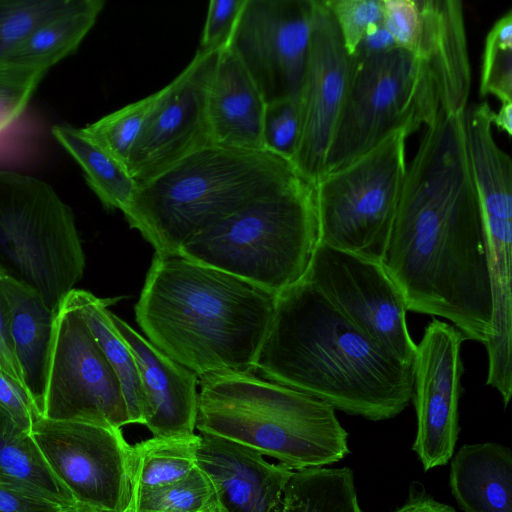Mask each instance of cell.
Returning <instances> with one entry per match:
<instances>
[{
  "mask_svg": "<svg viewBox=\"0 0 512 512\" xmlns=\"http://www.w3.org/2000/svg\"><path fill=\"white\" fill-rule=\"evenodd\" d=\"M380 264L407 311L445 318L466 339L489 340L488 244L463 112L440 110L426 126L406 167Z\"/></svg>",
  "mask_w": 512,
  "mask_h": 512,
  "instance_id": "obj_1",
  "label": "cell"
},
{
  "mask_svg": "<svg viewBox=\"0 0 512 512\" xmlns=\"http://www.w3.org/2000/svg\"><path fill=\"white\" fill-rule=\"evenodd\" d=\"M256 371L372 421L396 417L414 393V365L382 351L304 279L276 296Z\"/></svg>",
  "mask_w": 512,
  "mask_h": 512,
  "instance_id": "obj_2",
  "label": "cell"
},
{
  "mask_svg": "<svg viewBox=\"0 0 512 512\" xmlns=\"http://www.w3.org/2000/svg\"><path fill=\"white\" fill-rule=\"evenodd\" d=\"M276 295L180 255H154L135 305L148 340L198 377L255 373Z\"/></svg>",
  "mask_w": 512,
  "mask_h": 512,
  "instance_id": "obj_3",
  "label": "cell"
},
{
  "mask_svg": "<svg viewBox=\"0 0 512 512\" xmlns=\"http://www.w3.org/2000/svg\"><path fill=\"white\" fill-rule=\"evenodd\" d=\"M297 169L267 150L209 144L137 185L122 211L161 257L240 207L266 193Z\"/></svg>",
  "mask_w": 512,
  "mask_h": 512,
  "instance_id": "obj_4",
  "label": "cell"
},
{
  "mask_svg": "<svg viewBox=\"0 0 512 512\" xmlns=\"http://www.w3.org/2000/svg\"><path fill=\"white\" fill-rule=\"evenodd\" d=\"M196 429L248 447L292 471L324 467L349 453L335 409L299 390L256 376L199 377Z\"/></svg>",
  "mask_w": 512,
  "mask_h": 512,
  "instance_id": "obj_5",
  "label": "cell"
},
{
  "mask_svg": "<svg viewBox=\"0 0 512 512\" xmlns=\"http://www.w3.org/2000/svg\"><path fill=\"white\" fill-rule=\"evenodd\" d=\"M319 241L316 184L297 170L191 238L179 255L277 296L303 280Z\"/></svg>",
  "mask_w": 512,
  "mask_h": 512,
  "instance_id": "obj_6",
  "label": "cell"
},
{
  "mask_svg": "<svg viewBox=\"0 0 512 512\" xmlns=\"http://www.w3.org/2000/svg\"><path fill=\"white\" fill-rule=\"evenodd\" d=\"M85 255L71 207L46 182L0 169V270L57 313L82 278Z\"/></svg>",
  "mask_w": 512,
  "mask_h": 512,
  "instance_id": "obj_7",
  "label": "cell"
},
{
  "mask_svg": "<svg viewBox=\"0 0 512 512\" xmlns=\"http://www.w3.org/2000/svg\"><path fill=\"white\" fill-rule=\"evenodd\" d=\"M352 61L324 173L347 165L399 129L412 134L428 126L441 110L432 73L408 51L395 46L368 57H352Z\"/></svg>",
  "mask_w": 512,
  "mask_h": 512,
  "instance_id": "obj_8",
  "label": "cell"
},
{
  "mask_svg": "<svg viewBox=\"0 0 512 512\" xmlns=\"http://www.w3.org/2000/svg\"><path fill=\"white\" fill-rule=\"evenodd\" d=\"M409 135L399 129L317 180L319 243L380 262L405 178Z\"/></svg>",
  "mask_w": 512,
  "mask_h": 512,
  "instance_id": "obj_9",
  "label": "cell"
},
{
  "mask_svg": "<svg viewBox=\"0 0 512 512\" xmlns=\"http://www.w3.org/2000/svg\"><path fill=\"white\" fill-rule=\"evenodd\" d=\"M30 434L76 504L92 512H125L133 492L132 445L108 423L38 416Z\"/></svg>",
  "mask_w": 512,
  "mask_h": 512,
  "instance_id": "obj_10",
  "label": "cell"
},
{
  "mask_svg": "<svg viewBox=\"0 0 512 512\" xmlns=\"http://www.w3.org/2000/svg\"><path fill=\"white\" fill-rule=\"evenodd\" d=\"M41 415L130 424L120 382L70 293L55 318Z\"/></svg>",
  "mask_w": 512,
  "mask_h": 512,
  "instance_id": "obj_11",
  "label": "cell"
},
{
  "mask_svg": "<svg viewBox=\"0 0 512 512\" xmlns=\"http://www.w3.org/2000/svg\"><path fill=\"white\" fill-rule=\"evenodd\" d=\"M303 279L382 351L414 365L407 309L380 262L319 243Z\"/></svg>",
  "mask_w": 512,
  "mask_h": 512,
  "instance_id": "obj_12",
  "label": "cell"
},
{
  "mask_svg": "<svg viewBox=\"0 0 512 512\" xmlns=\"http://www.w3.org/2000/svg\"><path fill=\"white\" fill-rule=\"evenodd\" d=\"M314 0H245L226 45L266 103L298 98L306 66Z\"/></svg>",
  "mask_w": 512,
  "mask_h": 512,
  "instance_id": "obj_13",
  "label": "cell"
},
{
  "mask_svg": "<svg viewBox=\"0 0 512 512\" xmlns=\"http://www.w3.org/2000/svg\"><path fill=\"white\" fill-rule=\"evenodd\" d=\"M352 65L332 14L322 0H314L309 51L298 94L300 133L292 164L315 184L324 173Z\"/></svg>",
  "mask_w": 512,
  "mask_h": 512,
  "instance_id": "obj_14",
  "label": "cell"
},
{
  "mask_svg": "<svg viewBox=\"0 0 512 512\" xmlns=\"http://www.w3.org/2000/svg\"><path fill=\"white\" fill-rule=\"evenodd\" d=\"M220 50H197L189 64L156 93L126 169L140 184L193 151L212 144L207 93Z\"/></svg>",
  "mask_w": 512,
  "mask_h": 512,
  "instance_id": "obj_15",
  "label": "cell"
},
{
  "mask_svg": "<svg viewBox=\"0 0 512 512\" xmlns=\"http://www.w3.org/2000/svg\"><path fill=\"white\" fill-rule=\"evenodd\" d=\"M464 339L453 325L433 319L417 345L413 393L417 430L412 451L425 472L445 466L455 453Z\"/></svg>",
  "mask_w": 512,
  "mask_h": 512,
  "instance_id": "obj_16",
  "label": "cell"
},
{
  "mask_svg": "<svg viewBox=\"0 0 512 512\" xmlns=\"http://www.w3.org/2000/svg\"><path fill=\"white\" fill-rule=\"evenodd\" d=\"M196 465L210 479L226 512H278L293 472L253 449L201 433Z\"/></svg>",
  "mask_w": 512,
  "mask_h": 512,
  "instance_id": "obj_17",
  "label": "cell"
},
{
  "mask_svg": "<svg viewBox=\"0 0 512 512\" xmlns=\"http://www.w3.org/2000/svg\"><path fill=\"white\" fill-rule=\"evenodd\" d=\"M111 319L137 363L146 402L145 426L153 436L160 437L195 433L199 377L113 312Z\"/></svg>",
  "mask_w": 512,
  "mask_h": 512,
  "instance_id": "obj_18",
  "label": "cell"
},
{
  "mask_svg": "<svg viewBox=\"0 0 512 512\" xmlns=\"http://www.w3.org/2000/svg\"><path fill=\"white\" fill-rule=\"evenodd\" d=\"M416 3L420 29L413 55L432 73L441 110L460 114L467 107L471 88L463 4L459 0H416Z\"/></svg>",
  "mask_w": 512,
  "mask_h": 512,
  "instance_id": "obj_19",
  "label": "cell"
},
{
  "mask_svg": "<svg viewBox=\"0 0 512 512\" xmlns=\"http://www.w3.org/2000/svg\"><path fill=\"white\" fill-rule=\"evenodd\" d=\"M266 102L238 57L228 48L219 51L207 93L211 141L242 150H265L263 118Z\"/></svg>",
  "mask_w": 512,
  "mask_h": 512,
  "instance_id": "obj_20",
  "label": "cell"
},
{
  "mask_svg": "<svg viewBox=\"0 0 512 512\" xmlns=\"http://www.w3.org/2000/svg\"><path fill=\"white\" fill-rule=\"evenodd\" d=\"M449 487L463 512H512V453L495 442L464 444L450 459Z\"/></svg>",
  "mask_w": 512,
  "mask_h": 512,
  "instance_id": "obj_21",
  "label": "cell"
},
{
  "mask_svg": "<svg viewBox=\"0 0 512 512\" xmlns=\"http://www.w3.org/2000/svg\"><path fill=\"white\" fill-rule=\"evenodd\" d=\"M10 336L23 385L42 414L55 312L29 288L5 279Z\"/></svg>",
  "mask_w": 512,
  "mask_h": 512,
  "instance_id": "obj_22",
  "label": "cell"
},
{
  "mask_svg": "<svg viewBox=\"0 0 512 512\" xmlns=\"http://www.w3.org/2000/svg\"><path fill=\"white\" fill-rule=\"evenodd\" d=\"M493 114L487 102L467 105L466 152L483 215L512 217V163L493 137Z\"/></svg>",
  "mask_w": 512,
  "mask_h": 512,
  "instance_id": "obj_23",
  "label": "cell"
},
{
  "mask_svg": "<svg viewBox=\"0 0 512 512\" xmlns=\"http://www.w3.org/2000/svg\"><path fill=\"white\" fill-rule=\"evenodd\" d=\"M0 482L61 509L78 506L53 473L30 432L18 428L1 410Z\"/></svg>",
  "mask_w": 512,
  "mask_h": 512,
  "instance_id": "obj_24",
  "label": "cell"
},
{
  "mask_svg": "<svg viewBox=\"0 0 512 512\" xmlns=\"http://www.w3.org/2000/svg\"><path fill=\"white\" fill-rule=\"evenodd\" d=\"M70 295L120 382L130 424L145 425L146 402L137 363L111 319L109 306L115 299L99 298L82 289H73Z\"/></svg>",
  "mask_w": 512,
  "mask_h": 512,
  "instance_id": "obj_25",
  "label": "cell"
},
{
  "mask_svg": "<svg viewBox=\"0 0 512 512\" xmlns=\"http://www.w3.org/2000/svg\"><path fill=\"white\" fill-rule=\"evenodd\" d=\"M103 0H76L64 13L36 27L10 62L47 71L73 54L103 10Z\"/></svg>",
  "mask_w": 512,
  "mask_h": 512,
  "instance_id": "obj_26",
  "label": "cell"
},
{
  "mask_svg": "<svg viewBox=\"0 0 512 512\" xmlns=\"http://www.w3.org/2000/svg\"><path fill=\"white\" fill-rule=\"evenodd\" d=\"M52 134L81 167L87 184L103 206L123 211L137 187L126 168L87 136L82 128L56 125Z\"/></svg>",
  "mask_w": 512,
  "mask_h": 512,
  "instance_id": "obj_27",
  "label": "cell"
},
{
  "mask_svg": "<svg viewBox=\"0 0 512 512\" xmlns=\"http://www.w3.org/2000/svg\"><path fill=\"white\" fill-rule=\"evenodd\" d=\"M278 512H363L349 467L293 471Z\"/></svg>",
  "mask_w": 512,
  "mask_h": 512,
  "instance_id": "obj_28",
  "label": "cell"
},
{
  "mask_svg": "<svg viewBox=\"0 0 512 512\" xmlns=\"http://www.w3.org/2000/svg\"><path fill=\"white\" fill-rule=\"evenodd\" d=\"M200 434L152 436L132 445L133 488H152L186 476L195 466Z\"/></svg>",
  "mask_w": 512,
  "mask_h": 512,
  "instance_id": "obj_29",
  "label": "cell"
},
{
  "mask_svg": "<svg viewBox=\"0 0 512 512\" xmlns=\"http://www.w3.org/2000/svg\"><path fill=\"white\" fill-rule=\"evenodd\" d=\"M218 503L214 487L197 465L183 478L152 488H133L130 505L148 512H200Z\"/></svg>",
  "mask_w": 512,
  "mask_h": 512,
  "instance_id": "obj_30",
  "label": "cell"
},
{
  "mask_svg": "<svg viewBox=\"0 0 512 512\" xmlns=\"http://www.w3.org/2000/svg\"><path fill=\"white\" fill-rule=\"evenodd\" d=\"M156 98L153 93L82 128L94 142L125 168L138 142ZM127 170V169H126Z\"/></svg>",
  "mask_w": 512,
  "mask_h": 512,
  "instance_id": "obj_31",
  "label": "cell"
},
{
  "mask_svg": "<svg viewBox=\"0 0 512 512\" xmlns=\"http://www.w3.org/2000/svg\"><path fill=\"white\" fill-rule=\"evenodd\" d=\"M76 0H0V66L39 25L70 9Z\"/></svg>",
  "mask_w": 512,
  "mask_h": 512,
  "instance_id": "obj_32",
  "label": "cell"
},
{
  "mask_svg": "<svg viewBox=\"0 0 512 512\" xmlns=\"http://www.w3.org/2000/svg\"><path fill=\"white\" fill-rule=\"evenodd\" d=\"M479 94L512 103V9L493 24L486 36Z\"/></svg>",
  "mask_w": 512,
  "mask_h": 512,
  "instance_id": "obj_33",
  "label": "cell"
},
{
  "mask_svg": "<svg viewBox=\"0 0 512 512\" xmlns=\"http://www.w3.org/2000/svg\"><path fill=\"white\" fill-rule=\"evenodd\" d=\"M46 73L13 62L0 66V138L24 113Z\"/></svg>",
  "mask_w": 512,
  "mask_h": 512,
  "instance_id": "obj_34",
  "label": "cell"
},
{
  "mask_svg": "<svg viewBox=\"0 0 512 512\" xmlns=\"http://www.w3.org/2000/svg\"><path fill=\"white\" fill-rule=\"evenodd\" d=\"M300 133L298 98L266 103L263 118L264 149L292 163Z\"/></svg>",
  "mask_w": 512,
  "mask_h": 512,
  "instance_id": "obj_35",
  "label": "cell"
},
{
  "mask_svg": "<svg viewBox=\"0 0 512 512\" xmlns=\"http://www.w3.org/2000/svg\"><path fill=\"white\" fill-rule=\"evenodd\" d=\"M332 14L346 51L352 56L366 31L383 23L382 0H322Z\"/></svg>",
  "mask_w": 512,
  "mask_h": 512,
  "instance_id": "obj_36",
  "label": "cell"
},
{
  "mask_svg": "<svg viewBox=\"0 0 512 512\" xmlns=\"http://www.w3.org/2000/svg\"><path fill=\"white\" fill-rule=\"evenodd\" d=\"M245 0H211L198 50H220L235 28Z\"/></svg>",
  "mask_w": 512,
  "mask_h": 512,
  "instance_id": "obj_37",
  "label": "cell"
},
{
  "mask_svg": "<svg viewBox=\"0 0 512 512\" xmlns=\"http://www.w3.org/2000/svg\"><path fill=\"white\" fill-rule=\"evenodd\" d=\"M382 4L384 27L397 47L413 54L420 29L416 0H382Z\"/></svg>",
  "mask_w": 512,
  "mask_h": 512,
  "instance_id": "obj_38",
  "label": "cell"
},
{
  "mask_svg": "<svg viewBox=\"0 0 512 512\" xmlns=\"http://www.w3.org/2000/svg\"><path fill=\"white\" fill-rule=\"evenodd\" d=\"M0 410L25 432H30L33 422L41 415L24 386L2 371H0Z\"/></svg>",
  "mask_w": 512,
  "mask_h": 512,
  "instance_id": "obj_39",
  "label": "cell"
},
{
  "mask_svg": "<svg viewBox=\"0 0 512 512\" xmlns=\"http://www.w3.org/2000/svg\"><path fill=\"white\" fill-rule=\"evenodd\" d=\"M5 279L6 276L0 270V371L23 385L10 336V306Z\"/></svg>",
  "mask_w": 512,
  "mask_h": 512,
  "instance_id": "obj_40",
  "label": "cell"
},
{
  "mask_svg": "<svg viewBox=\"0 0 512 512\" xmlns=\"http://www.w3.org/2000/svg\"><path fill=\"white\" fill-rule=\"evenodd\" d=\"M60 510L65 509L20 493L0 482V512H58Z\"/></svg>",
  "mask_w": 512,
  "mask_h": 512,
  "instance_id": "obj_41",
  "label": "cell"
},
{
  "mask_svg": "<svg viewBox=\"0 0 512 512\" xmlns=\"http://www.w3.org/2000/svg\"><path fill=\"white\" fill-rule=\"evenodd\" d=\"M393 512H456V510L450 505L437 501L421 484L413 482L408 498Z\"/></svg>",
  "mask_w": 512,
  "mask_h": 512,
  "instance_id": "obj_42",
  "label": "cell"
},
{
  "mask_svg": "<svg viewBox=\"0 0 512 512\" xmlns=\"http://www.w3.org/2000/svg\"><path fill=\"white\" fill-rule=\"evenodd\" d=\"M396 44L383 23L370 27L362 37L352 57L364 58L387 51Z\"/></svg>",
  "mask_w": 512,
  "mask_h": 512,
  "instance_id": "obj_43",
  "label": "cell"
},
{
  "mask_svg": "<svg viewBox=\"0 0 512 512\" xmlns=\"http://www.w3.org/2000/svg\"><path fill=\"white\" fill-rule=\"evenodd\" d=\"M492 124L508 136L512 135V103H501L498 112L493 114Z\"/></svg>",
  "mask_w": 512,
  "mask_h": 512,
  "instance_id": "obj_44",
  "label": "cell"
},
{
  "mask_svg": "<svg viewBox=\"0 0 512 512\" xmlns=\"http://www.w3.org/2000/svg\"><path fill=\"white\" fill-rule=\"evenodd\" d=\"M125 512H148V511L138 510V509L134 508L132 505H129L128 509ZM200 512H225V510L221 507L220 503L218 502Z\"/></svg>",
  "mask_w": 512,
  "mask_h": 512,
  "instance_id": "obj_45",
  "label": "cell"
},
{
  "mask_svg": "<svg viewBox=\"0 0 512 512\" xmlns=\"http://www.w3.org/2000/svg\"><path fill=\"white\" fill-rule=\"evenodd\" d=\"M58 512H92V511L78 505L76 507H73L70 509H65V510H60Z\"/></svg>",
  "mask_w": 512,
  "mask_h": 512,
  "instance_id": "obj_46",
  "label": "cell"
}]
</instances>
